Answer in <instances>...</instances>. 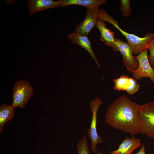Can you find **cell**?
<instances>
[{"instance_id": "cell-1", "label": "cell", "mask_w": 154, "mask_h": 154, "mask_svg": "<svg viewBox=\"0 0 154 154\" xmlns=\"http://www.w3.org/2000/svg\"><path fill=\"white\" fill-rule=\"evenodd\" d=\"M141 105L122 95L108 107L105 122L116 129L135 135L140 133L141 125Z\"/></svg>"}, {"instance_id": "cell-2", "label": "cell", "mask_w": 154, "mask_h": 154, "mask_svg": "<svg viewBox=\"0 0 154 154\" xmlns=\"http://www.w3.org/2000/svg\"><path fill=\"white\" fill-rule=\"evenodd\" d=\"M99 20L111 23L127 39V43L131 47L133 54H139L148 49L151 40L154 38V33L148 32L143 37L126 32L119 27L117 21L108 14L102 9L99 10Z\"/></svg>"}, {"instance_id": "cell-3", "label": "cell", "mask_w": 154, "mask_h": 154, "mask_svg": "<svg viewBox=\"0 0 154 154\" xmlns=\"http://www.w3.org/2000/svg\"><path fill=\"white\" fill-rule=\"evenodd\" d=\"M33 88L27 80L16 81L13 89V101L11 106L14 109L16 107L22 108L34 94Z\"/></svg>"}, {"instance_id": "cell-4", "label": "cell", "mask_w": 154, "mask_h": 154, "mask_svg": "<svg viewBox=\"0 0 154 154\" xmlns=\"http://www.w3.org/2000/svg\"><path fill=\"white\" fill-rule=\"evenodd\" d=\"M102 104L101 100L99 98L97 97L92 100L90 104L92 113V119L90 127L88 130L87 135L91 141V149L92 151L94 153H97L96 147L97 145L103 142L102 137L98 133L96 128L97 112Z\"/></svg>"}, {"instance_id": "cell-5", "label": "cell", "mask_w": 154, "mask_h": 154, "mask_svg": "<svg viewBox=\"0 0 154 154\" xmlns=\"http://www.w3.org/2000/svg\"><path fill=\"white\" fill-rule=\"evenodd\" d=\"M140 114L142 124L140 133L154 138V102L141 105Z\"/></svg>"}, {"instance_id": "cell-6", "label": "cell", "mask_w": 154, "mask_h": 154, "mask_svg": "<svg viewBox=\"0 0 154 154\" xmlns=\"http://www.w3.org/2000/svg\"><path fill=\"white\" fill-rule=\"evenodd\" d=\"M148 50L135 56L139 65L137 68L132 72V74L136 80H139L143 78H149L154 83V69L151 66L148 60Z\"/></svg>"}, {"instance_id": "cell-7", "label": "cell", "mask_w": 154, "mask_h": 154, "mask_svg": "<svg viewBox=\"0 0 154 154\" xmlns=\"http://www.w3.org/2000/svg\"><path fill=\"white\" fill-rule=\"evenodd\" d=\"M116 43L122 57L123 64L128 70L133 72L137 68L139 64L135 56L133 54L131 47L127 42L119 39H117Z\"/></svg>"}, {"instance_id": "cell-8", "label": "cell", "mask_w": 154, "mask_h": 154, "mask_svg": "<svg viewBox=\"0 0 154 154\" xmlns=\"http://www.w3.org/2000/svg\"><path fill=\"white\" fill-rule=\"evenodd\" d=\"M86 12L84 19L77 25L74 31L81 35L88 36L90 32L96 27L99 18L98 9H87Z\"/></svg>"}, {"instance_id": "cell-9", "label": "cell", "mask_w": 154, "mask_h": 154, "mask_svg": "<svg viewBox=\"0 0 154 154\" xmlns=\"http://www.w3.org/2000/svg\"><path fill=\"white\" fill-rule=\"evenodd\" d=\"M115 90L126 91L130 95H132L139 91L140 86L136 80L125 75L113 79Z\"/></svg>"}, {"instance_id": "cell-10", "label": "cell", "mask_w": 154, "mask_h": 154, "mask_svg": "<svg viewBox=\"0 0 154 154\" xmlns=\"http://www.w3.org/2000/svg\"><path fill=\"white\" fill-rule=\"evenodd\" d=\"M68 37L73 44H76L88 52L96 63L98 67L99 68H100L101 66L92 48L90 40L88 36L81 35L74 31L72 33L68 34Z\"/></svg>"}, {"instance_id": "cell-11", "label": "cell", "mask_w": 154, "mask_h": 154, "mask_svg": "<svg viewBox=\"0 0 154 154\" xmlns=\"http://www.w3.org/2000/svg\"><path fill=\"white\" fill-rule=\"evenodd\" d=\"M95 27L100 33V40L104 42L106 45L112 47L114 51H119L116 43L117 39L114 37L115 33L106 27L105 22L98 20Z\"/></svg>"}, {"instance_id": "cell-12", "label": "cell", "mask_w": 154, "mask_h": 154, "mask_svg": "<svg viewBox=\"0 0 154 154\" xmlns=\"http://www.w3.org/2000/svg\"><path fill=\"white\" fill-rule=\"evenodd\" d=\"M141 144V140L136 139L134 135L131 138L126 137L119 146L118 148L110 152L111 154H131L136 149L140 147Z\"/></svg>"}, {"instance_id": "cell-13", "label": "cell", "mask_w": 154, "mask_h": 154, "mask_svg": "<svg viewBox=\"0 0 154 154\" xmlns=\"http://www.w3.org/2000/svg\"><path fill=\"white\" fill-rule=\"evenodd\" d=\"M27 4L29 11L31 15L45 9L60 7L58 1L52 0H29Z\"/></svg>"}, {"instance_id": "cell-14", "label": "cell", "mask_w": 154, "mask_h": 154, "mask_svg": "<svg viewBox=\"0 0 154 154\" xmlns=\"http://www.w3.org/2000/svg\"><path fill=\"white\" fill-rule=\"evenodd\" d=\"M60 7H67L72 5H78L86 7L87 9H98L100 5L106 4V0H59Z\"/></svg>"}, {"instance_id": "cell-15", "label": "cell", "mask_w": 154, "mask_h": 154, "mask_svg": "<svg viewBox=\"0 0 154 154\" xmlns=\"http://www.w3.org/2000/svg\"><path fill=\"white\" fill-rule=\"evenodd\" d=\"M15 115L14 109L11 105L3 104L0 106V133L3 130L5 125L12 120Z\"/></svg>"}, {"instance_id": "cell-16", "label": "cell", "mask_w": 154, "mask_h": 154, "mask_svg": "<svg viewBox=\"0 0 154 154\" xmlns=\"http://www.w3.org/2000/svg\"><path fill=\"white\" fill-rule=\"evenodd\" d=\"M78 154H90L88 147L87 138L84 135L76 143Z\"/></svg>"}, {"instance_id": "cell-17", "label": "cell", "mask_w": 154, "mask_h": 154, "mask_svg": "<svg viewBox=\"0 0 154 154\" xmlns=\"http://www.w3.org/2000/svg\"><path fill=\"white\" fill-rule=\"evenodd\" d=\"M130 2V1L129 0L120 1L119 5L120 11L124 17H129L131 13Z\"/></svg>"}, {"instance_id": "cell-18", "label": "cell", "mask_w": 154, "mask_h": 154, "mask_svg": "<svg viewBox=\"0 0 154 154\" xmlns=\"http://www.w3.org/2000/svg\"><path fill=\"white\" fill-rule=\"evenodd\" d=\"M147 49L150 52L149 54L148 55V58L151 66L153 68L154 66V38L151 41Z\"/></svg>"}, {"instance_id": "cell-19", "label": "cell", "mask_w": 154, "mask_h": 154, "mask_svg": "<svg viewBox=\"0 0 154 154\" xmlns=\"http://www.w3.org/2000/svg\"><path fill=\"white\" fill-rule=\"evenodd\" d=\"M135 154H146L145 151V146L144 144H142L139 151Z\"/></svg>"}, {"instance_id": "cell-20", "label": "cell", "mask_w": 154, "mask_h": 154, "mask_svg": "<svg viewBox=\"0 0 154 154\" xmlns=\"http://www.w3.org/2000/svg\"><path fill=\"white\" fill-rule=\"evenodd\" d=\"M98 154H102L100 152H98Z\"/></svg>"}, {"instance_id": "cell-21", "label": "cell", "mask_w": 154, "mask_h": 154, "mask_svg": "<svg viewBox=\"0 0 154 154\" xmlns=\"http://www.w3.org/2000/svg\"><path fill=\"white\" fill-rule=\"evenodd\" d=\"M50 154H55L54 153H51Z\"/></svg>"}, {"instance_id": "cell-22", "label": "cell", "mask_w": 154, "mask_h": 154, "mask_svg": "<svg viewBox=\"0 0 154 154\" xmlns=\"http://www.w3.org/2000/svg\"><path fill=\"white\" fill-rule=\"evenodd\" d=\"M153 68L154 69V67H153Z\"/></svg>"}, {"instance_id": "cell-23", "label": "cell", "mask_w": 154, "mask_h": 154, "mask_svg": "<svg viewBox=\"0 0 154 154\" xmlns=\"http://www.w3.org/2000/svg\"><path fill=\"white\" fill-rule=\"evenodd\" d=\"M0 154H1V153H0Z\"/></svg>"}]
</instances>
